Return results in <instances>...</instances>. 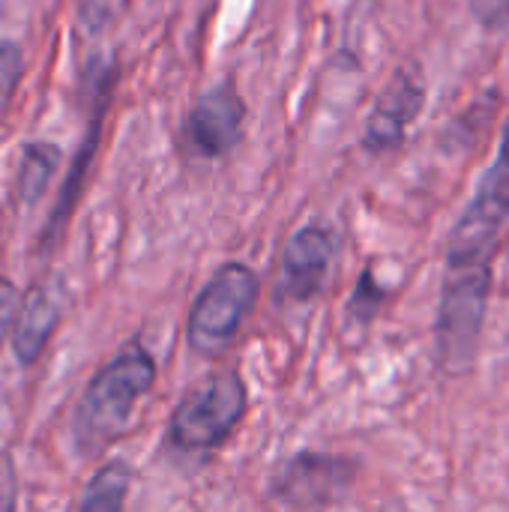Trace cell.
Returning a JSON list of instances; mask_svg holds the SVG:
<instances>
[{
  "mask_svg": "<svg viewBox=\"0 0 509 512\" xmlns=\"http://www.w3.org/2000/svg\"><path fill=\"white\" fill-rule=\"evenodd\" d=\"M156 363L144 345L132 342L111 363H105L87 384L75 408V444L84 456L108 447L129 423L138 399L150 393Z\"/></svg>",
  "mask_w": 509,
  "mask_h": 512,
  "instance_id": "obj_1",
  "label": "cell"
},
{
  "mask_svg": "<svg viewBox=\"0 0 509 512\" xmlns=\"http://www.w3.org/2000/svg\"><path fill=\"white\" fill-rule=\"evenodd\" d=\"M492 294V264L447 270L438 306V363L447 375H465L480 354L483 321Z\"/></svg>",
  "mask_w": 509,
  "mask_h": 512,
  "instance_id": "obj_2",
  "label": "cell"
},
{
  "mask_svg": "<svg viewBox=\"0 0 509 512\" xmlns=\"http://www.w3.org/2000/svg\"><path fill=\"white\" fill-rule=\"evenodd\" d=\"M261 294V282L252 267L231 261L222 264L192 303L186 342L198 357H219L237 339L240 327L252 315Z\"/></svg>",
  "mask_w": 509,
  "mask_h": 512,
  "instance_id": "obj_3",
  "label": "cell"
},
{
  "mask_svg": "<svg viewBox=\"0 0 509 512\" xmlns=\"http://www.w3.org/2000/svg\"><path fill=\"white\" fill-rule=\"evenodd\" d=\"M509 222V120L492 168L483 174L471 204L447 240V267L492 264L495 243Z\"/></svg>",
  "mask_w": 509,
  "mask_h": 512,
  "instance_id": "obj_4",
  "label": "cell"
},
{
  "mask_svg": "<svg viewBox=\"0 0 509 512\" xmlns=\"http://www.w3.org/2000/svg\"><path fill=\"white\" fill-rule=\"evenodd\" d=\"M246 384L237 372H219L192 387L177 405L168 435L180 450H213L246 414Z\"/></svg>",
  "mask_w": 509,
  "mask_h": 512,
  "instance_id": "obj_5",
  "label": "cell"
},
{
  "mask_svg": "<svg viewBox=\"0 0 509 512\" xmlns=\"http://www.w3.org/2000/svg\"><path fill=\"white\" fill-rule=\"evenodd\" d=\"M357 465L348 459L336 456H318V453H303L276 474L273 492L297 510H318L324 504H333L342 498L351 483H354Z\"/></svg>",
  "mask_w": 509,
  "mask_h": 512,
  "instance_id": "obj_6",
  "label": "cell"
},
{
  "mask_svg": "<svg viewBox=\"0 0 509 512\" xmlns=\"http://www.w3.org/2000/svg\"><path fill=\"white\" fill-rule=\"evenodd\" d=\"M426 105V84L420 78L417 69L402 66L390 75V81L384 84L366 129H363V147L369 153H387L393 147H399L411 129V123L420 117Z\"/></svg>",
  "mask_w": 509,
  "mask_h": 512,
  "instance_id": "obj_7",
  "label": "cell"
},
{
  "mask_svg": "<svg viewBox=\"0 0 509 512\" xmlns=\"http://www.w3.org/2000/svg\"><path fill=\"white\" fill-rule=\"evenodd\" d=\"M246 102L234 87H213L201 93L186 117V144L201 159L228 156L243 141Z\"/></svg>",
  "mask_w": 509,
  "mask_h": 512,
  "instance_id": "obj_8",
  "label": "cell"
},
{
  "mask_svg": "<svg viewBox=\"0 0 509 512\" xmlns=\"http://www.w3.org/2000/svg\"><path fill=\"white\" fill-rule=\"evenodd\" d=\"M336 258V240L321 225H306L285 243L282 261H279V297L291 303L312 300L330 273V264Z\"/></svg>",
  "mask_w": 509,
  "mask_h": 512,
  "instance_id": "obj_9",
  "label": "cell"
},
{
  "mask_svg": "<svg viewBox=\"0 0 509 512\" xmlns=\"http://www.w3.org/2000/svg\"><path fill=\"white\" fill-rule=\"evenodd\" d=\"M63 309V291L57 282H42L30 288L24 303H18L15 312V333H12V351L21 366H33L39 354L45 351V342L51 339Z\"/></svg>",
  "mask_w": 509,
  "mask_h": 512,
  "instance_id": "obj_10",
  "label": "cell"
},
{
  "mask_svg": "<svg viewBox=\"0 0 509 512\" xmlns=\"http://www.w3.org/2000/svg\"><path fill=\"white\" fill-rule=\"evenodd\" d=\"M105 102H108V99H105ZM105 102L99 105V111H96L93 120H90L87 138H84V144H81V150H78V159L72 162V171H69V177H66V183H63V192H60V198H57V207H54V213H51V219H48V225H45L42 246H48V243H54V240L60 237V231L66 228V222H69V216H72V210H75V201H78V195H81L84 174L90 171V162H93V153H96V144H99L102 117H105Z\"/></svg>",
  "mask_w": 509,
  "mask_h": 512,
  "instance_id": "obj_11",
  "label": "cell"
},
{
  "mask_svg": "<svg viewBox=\"0 0 509 512\" xmlns=\"http://www.w3.org/2000/svg\"><path fill=\"white\" fill-rule=\"evenodd\" d=\"M60 165V147L51 141H30L21 147V159H18V174H15V192L21 204H36L54 171Z\"/></svg>",
  "mask_w": 509,
  "mask_h": 512,
  "instance_id": "obj_12",
  "label": "cell"
},
{
  "mask_svg": "<svg viewBox=\"0 0 509 512\" xmlns=\"http://www.w3.org/2000/svg\"><path fill=\"white\" fill-rule=\"evenodd\" d=\"M129 486H132V468L126 462H108L87 480L72 512H123Z\"/></svg>",
  "mask_w": 509,
  "mask_h": 512,
  "instance_id": "obj_13",
  "label": "cell"
},
{
  "mask_svg": "<svg viewBox=\"0 0 509 512\" xmlns=\"http://www.w3.org/2000/svg\"><path fill=\"white\" fill-rule=\"evenodd\" d=\"M24 75V54L15 42L0 39V123L9 114V105L15 99V90Z\"/></svg>",
  "mask_w": 509,
  "mask_h": 512,
  "instance_id": "obj_14",
  "label": "cell"
},
{
  "mask_svg": "<svg viewBox=\"0 0 509 512\" xmlns=\"http://www.w3.org/2000/svg\"><path fill=\"white\" fill-rule=\"evenodd\" d=\"M381 303H384V291L375 285L372 273H363V279H360V285H357V294H354V300H351V306H348L351 315H354L357 321H369Z\"/></svg>",
  "mask_w": 509,
  "mask_h": 512,
  "instance_id": "obj_15",
  "label": "cell"
},
{
  "mask_svg": "<svg viewBox=\"0 0 509 512\" xmlns=\"http://www.w3.org/2000/svg\"><path fill=\"white\" fill-rule=\"evenodd\" d=\"M468 9L486 30L509 27V0H468Z\"/></svg>",
  "mask_w": 509,
  "mask_h": 512,
  "instance_id": "obj_16",
  "label": "cell"
},
{
  "mask_svg": "<svg viewBox=\"0 0 509 512\" xmlns=\"http://www.w3.org/2000/svg\"><path fill=\"white\" fill-rule=\"evenodd\" d=\"M18 303H21L18 288L9 279H0V345H3V339H6V333H9V327L15 321Z\"/></svg>",
  "mask_w": 509,
  "mask_h": 512,
  "instance_id": "obj_17",
  "label": "cell"
},
{
  "mask_svg": "<svg viewBox=\"0 0 509 512\" xmlns=\"http://www.w3.org/2000/svg\"><path fill=\"white\" fill-rule=\"evenodd\" d=\"M0 512H15V474L9 456H0Z\"/></svg>",
  "mask_w": 509,
  "mask_h": 512,
  "instance_id": "obj_18",
  "label": "cell"
},
{
  "mask_svg": "<svg viewBox=\"0 0 509 512\" xmlns=\"http://www.w3.org/2000/svg\"><path fill=\"white\" fill-rule=\"evenodd\" d=\"M375 512H411L405 504H387V507H381V510Z\"/></svg>",
  "mask_w": 509,
  "mask_h": 512,
  "instance_id": "obj_19",
  "label": "cell"
}]
</instances>
